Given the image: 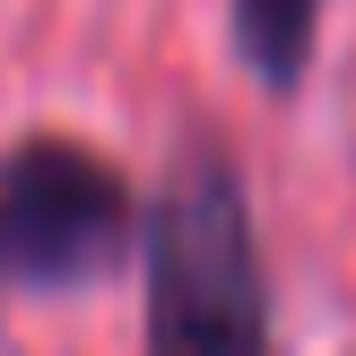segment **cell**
<instances>
[{"label": "cell", "mask_w": 356, "mask_h": 356, "mask_svg": "<svg viewBox=\"0 0 356 356\" xmlns=\"http://www.w3.org/2000/svg\"><path fill=\"white\" fill-rule=\"evenodd\" d=\"M148 356H270L252 209L218 148H191L148 218Z\"/></svg>", "instance_id": "cell-1"}, {"label": "cell", "mask_w": 356, "mask_h": 356, "mask_svg": "<svg viewBox=\"0 0 356 356\" xmlns=\"http://www.w3.org/2000/svg\"><path fill=\"white\" fill-rule=\"evenodd\" d=\"M139 209L122 165L79 139H17L0 156V287H87L122 270Z\"/></svg>", "instance_id": "cell-2"}, {"label": "cell", "mask_w": 356, "mask_h": 356, "mask_svg": "<svg viewBox=\"0 0 356 356\" xmlns=\"http://www.w3.org/2000/svg\"><path fill=\"white\" fill-rule=\"evenodd\" d=\"M313 26H322V0H235V52L252 61L261 87H278V96L305 79Z\"/></svg>", "instance_id": "cell-3"}]
</instances>
